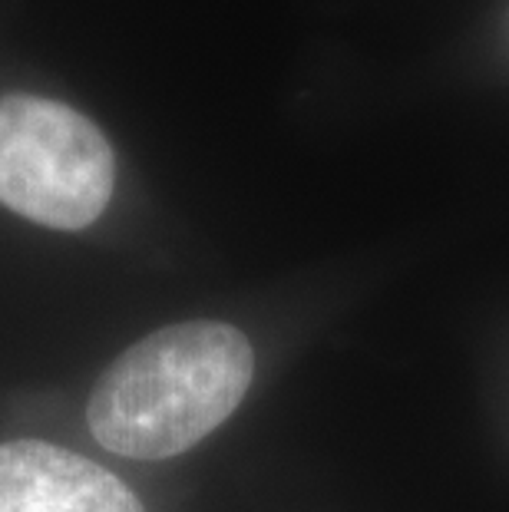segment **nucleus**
Masks as SVG:
<instances>
[{
	"label": "nucleus",
	"instance_id": "f257e3e1",
	"mask_svg": "<svg viewBox=\"0 0 509 512\" xmlns=\"http://www.w3.org/2000/svg\"><path fill=\"white\" fill-rule=\"evenodd\" d=\"M252 377L255 351L232 324H169L106 367L86 403V423L116 456L172 460L232 417Z\"/></svg>",
	"mask_w": 509,
	"mask_h": 512
},
{
	"label": "nucleus",
	"instance_id": "f03ea898",
	"mask_svg": "<svg viewBox=\"0 0 509 512\" xmlns=\"http://www.w3.org/2000/svg\"><path fill=\"white\" fill-rule=\"evenodd\" d=\"M113 179V149L93 119L43 96H0V205L80 232L106 212Z\"/></svg>",
	"mask_w": 509,
	"mask_h": 512
},
{
	"label": "nucleus",
	"instance_id": "7ed1b4c3",
	"mask_svg": "<svg viewBox=\"0 0 509 512\" xmlns=\"http://www.w3.org/2000/svg\"><path fill=\"white\" fill-rule=\"evenodd\" d=\"M0 512H146L106 466L47 440L0 443Z\"/></svg>",
	"mask_w": 509,
	"mask_h": 512
}]
</instances>
